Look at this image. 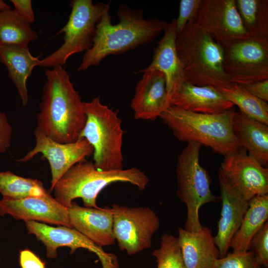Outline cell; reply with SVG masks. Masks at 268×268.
<instances>
[{
  "mask_svg": "<svg viewBox=\"0 0 268 268\" xmlns=\"http://www.w3.org/2000/svg\"><path fill=\"white\" fill-rule=\"evenodd\" d=\"M30 24L13 9L0 11V45L28 47L30 42L38 38Z\"/></svg>",
  "mask_w": 268,
  "mask_h": 268,
  "instance_id": "484cf974",
  "label": "cell"
},
{
  "mask_svg": "<svg viewBox=\"0 0 268 268\" xmlns=\"http://www.w3.org/2000/svg\"><path fill=\"white\" fill-rule=\"evenodd\" d=\"M11 9V7L3 0H0V11Z\"/></svg>",
  "mask_w": 268,
  "mask_h": 268,
  "instance_id": "8d00e7d4",
  "label": "cell"
},
{
  "mask_svg": "<svg viewBox=\"0 0 268 268\" xmlns=\"http://www.w3.org/2000/svg\"><path fill=\"white\" fill-rule=\"evenodd\" d=\"M176 45L186 81L216 87L230 82L223 68V47L199 28L196 20L177 36Z\"/></svg>",
  "mask_w": 268,
  "mask_h": 268,
  "instance_id": "5b68a950",
  "label": "cell"
},
{
  "mask_svg": "<svg viewBox=\"0 0 268 268\" xmlns=\"http://www.w3.org/2000/svg\"><path fill=\"white\" fill-rule=\"evenodd\" d=\"M113 234L120 250L133 255L151 247L152 238L160 227V220L146 206L128 207L114 204Z\"/></svg>",
  "mask_w": 268,
  "mask_h": 268,
  "instance_id": "9c48e42d",
  "label": "cell"
},
{
  "mask_svg": "<svg viewBox=\"0 0 268 268\" xmlns=\"http://www.w3.org/2000/svg\"><path fill=\"white\" fill-rule=\"evenodd\" d=\"M142 73L135 87L131 107L136 120L154 121L170 106L165 77L157 70Z\"/></svg>",
  "mask_w": 268,
  "mask_h": 268,
  "instance_id": "2e32d148",
  "label": "cell"
},
{
  "mask_svg": "<svg viewBox=\"0 0 268 268\" xmlns=\"http://www.w3.org/2000/svg\"><path fill=\"white\" fill-rule=\"evenodd\" d=\"M250 247L254 250V255L259 264L265 267L268 266V221H267L262 228L252 239Z\"/></svg>",
  "mask_w": 268,
  "mask_h": 268,
  "instance_id": "1f68e13d",
  "label": "cell"
},
{
  "mask_svg": "<svg viewBox=\"0 0 268 268\" xmlns=\"http://www.w3.org/2000/svg\"><path fill=\"white\" fill-rule=\"evenodd\" d=\"M222 207L217 232L213 240L223 257L230 248L231 241L240 227L249 207V201H245L230 190L223 181L218 178Z\"/></svg>",
  "mask_w": 268,
  "mask_h": 268,
  "instance_id": "ffe728a7",
  "label": "cell"
},
{
  "mask_svg": "<svg viewBox=\"0 0 268 268\" xmlns=\"http://www.w3.org/2000/svg\"><path fill=\"white\" fill-rule=\"evenodd\" d=\"M156 258L157 268H186L178 237L165 233L160 246L152 253Z\"/></svg>",
  "mask_w": 268,
  "mask_h": 268,
  "instance_id": "f1b7e54d",
  "label": "cell"
},
{
  "mask_svg": "<svg viewBox=\"0 0 268 268\" xmlns=\"http://www.w3.org/2000/svg\"><path fill=\"white\" fill-rule=\"evenodd\" d=\"M202 0H181L178 16L175 19L177 36L184 29L187 24L196 20Z\"/></svg>",
  "mask_w": 268,
  "mask_h": 268,
  "instance_id": "4dcf8cb0",
  "label": "cell"
},
{
  "mask_svg": "<svg viewBox=\"0 0 268 268\" xmlns=\"http://www.w3.org/2000/svg\"><path fill=\"white\" fill-rule=\"evenodd\" d=\"M28 233L35 236L46 247V256L50 259L58 257L57 249L60 247L70 248V254L82 248L95 253L101 261L102 268H119L117 256L105 252L73 228L64 226L53 227L35 221L25 222Z\"/></svg>",
  "mask_w": 268,
  "mask_h": 268,
  "instance_id": "5bb4252c",
  "label": "cell"
},
{
  "mask_svg": "<svg viewBox=\"0 0 268 268\" xmlns=\"http://www.w3.org/2000/svg\"></svg>",
  "mask_w": 268,
  "mask_h": 268,
  "instance_id": "74e56055",
  "label": "cell"
},
{
  "mask_svg": "<svg viewBox=\"0 0 268 268\" xmlns=\"http://www.w3.org/2000/svg\"><path fill=\"white\" fill-rule=\"evenodd\" d=\"M178 239L186 268H212L219 253L210 229L194 232L180 227Z\"/></svg>",
  "mask_w": 268,
  "mask_h": 268,
  "instance_id": "44dd1931",
  "label": "cell"
},
{
  "mask_svg": "<svg viewBox=\"0 0 268 268\" xmlns=\"http://www.w3.org/2000/svg\"><path fill=\"white\" fill-rule=\"evenodd\" d=\"M12 128L5 113L0 112V153L5 152L11 145Z\"/></svg>",
  "mask_w": 268,
  "mask_h": 268,
  "instance_id": "d6a6232c",
  "label": "cell"
},
{
  "mask_svg": "<svg viewBox=\"0 0 268 268\" xmlns=\"http://www.w3.org/2000/svg\"><path fill=\"white\" fill-rule=\"evenodd\" d=\"M268 194L251 199L241 225L231 241L230 248L233 252L248 251L252 239L268 221Z\"/></svg>",
  "mask_w": 268,
  "mask_h": 268,
  "instance_id": "cb8c5ba5",
  "label": "cell"
},
{
  "mask_svg": "<svg viewBox=\"0 0 268 268\" xmlns=\"http://www.w3.org/2000/svg\"><path fill=\"white\" fill-rule=\"evenodd\" d=\"M236 112L233 107L221 114H206L171 106L159 118L180 141L197 142L225 156L241 147L232 127Z\"/></svg>",
  "mask_w": 268,
  "mask_h": 268,
  "instance_id": "3957f363",
  "label": "cell"
},
{
  "mask_svg": "<svg viewBox=\"0 0 268 268\" xmlns=\"http://www.w3.org/2000/svg\"><path fill=\"white\" fill-rule=\"evenodd\" d=\"M224 70L239 85L268 79V50L250 38L223 47Z\"/></svg>",
  "mask_w": 268,
  "mask_h": 268,
  "instance_id": "8fae6325",
  "label": "cell"
},
{
  "mask_svg": "<svg viewBox=\"0 0 268 268\" xmlns=\"http://www.w3.org/2000/svg\"><path fill=\"white\" fill-rule=\"evenodd\" d=\"M218 177L245 201L268 194V168L261 165L242 147L224 156Z\"/></svg>",
  "mask_w": 268,
  "mask_h": 268,
  "instance_id": "30bf717a",
  "label": "cell"
},
{
  "mask_svg": "<svg viewBox=\"0 0 268 268\" xmlns=\"http://www.w3.org/2000/svg\"><path fill=\"white\" fill-rule=\"evenodd\" d=\"M84 104L86 119L79 138L93 147L95 167L103 171L123 169L124 131L118 111L103 104L99 96Z\"/></svg>",
  "mask_w": 268,
  "mask_h": 268,
  "instance_id": "8992f818",
  "label": "cell"
},
{
  "mask_svg": "<svg viewBox=\"0 0 268 268\" xmlns=\"http://www.w3.org/2000/svg\"><path fill=\"white\" fill-rule=\"evenodd\" d=\"M70 5L71 10L68 19L57 33H64L63 43L53 53L41 60V67H63L72 55L90 49L97 26L110 7V3H93L91 0H72Z\"/></svg>",
  "mask_w": 268,
  "mask_h": 268,
  "instance_id": "ba28073f",
  "label": "cell"
},
{
  "mask_svg": "<svg viewBox=\"0 0 268 268\" xmlns=\"http://www.w3.org/2000/svg\"><path fill=\"white\" fill-rule=\"evenodd\" d=\"M0 193L3 199L12 200L51 195L41 181L24 178L9 171L0 172Z\"/></svg>",
  "mask_w": 268,
  "mask_h": 268,
  "instance_id": "83f0119b",
  "label": "cell"
},
{
  "mask_svg": "<svg viewBox=\"0 0 268 268\" xmlns=\"http://www.w3.org/2000/svg\"><path fill=\"white\" fill-rule=\"evenodd\" d=\"M236 4L249 38L268 50V0H236Z\"/></svg>",
  "mask_w": 268,
  "mask_h": 268,
  "instance_id": "d4e9b609",
  "label": "cell"
},
{
  "mask_svg": "<svg viewBox=\"0 0 268 268\" xmlns=\"http://www.w3.org/2000/svg\"><path fill=\"white\" fill-rule=\"evenodd\" d=\"M6 214L25 222L35 221L72 228L68 208L60 204L51 195L16 200L2 199L0 200V215Z\"/></svg>",
  "mask_w": 268,
  "mask_h": 268,
  "instance_id": "9a60e30c",
  "label": "cell"
},
{
  "mask_svg": "<svg viewBox=\"0 0 268 268\" xmlns=\"http://www.w3.org/2000/svg\"><path fill=\"white\" fill-rule=\"evenodd\" d=\"M171 106L189 112L206 114H221L234 107V105L216 87L198 86L187 81L171 98Z\"/></svg>",
  "mask_w": 268,
  "mask_h": 268,
  "instance_id": "d6986e66",
  "label": "cell"
},
{
  "mask_svg": "<svg viewBox=\"0 0 268 268\" xmlns=\"http://www.w3.org/2000/svg\"><path fill=\"white\" fill-rule=\"evenodd\" d=\"M196 24L223 47L249 38L236 0H202Z\"/></svg>",
  "mask_w": 268,
  "mask_h": 268,
  "instance_id": "7c38bea8",
  "label": "cell"
},
{
  "mask_svg": "<svg viewBox=\"0 0 268 268\" xmlns=\"http://www.w3.org/2000/svg\"><path fill=\"white\" fill-rule=\"evenodd\" d=\"M240 112L268 125V104L249 93L240 85L229 82L216 87Z\"/></svg>",
  "mask_w": 268,
  "mask_h": 268,
  "instance_id": "4316f807",
  "label": "cell"
},
{
  "mask_svg": "<svg viewBox=\"0 0 268 268\" xmlns=\"http://www.w3.org/2000/svg\"><path fill=\"white\" fill-rule=\"evenodd\" d=\"M187 143L177 158V195L187 207L184 229L196 232L203 226L199 218L201 207L207 203L217 202L219 200L211 191L209 174L200 163L201 145L195 142Z\"/></svg>",
  "mask_w": 268,
  "mask_h": 268,
  "instance_id": "52a82bcc",
  "label": "cell"
},
{
  "mask_svg": "<svg viewBox=\"0 0 268 268\" xmlns=\"http://www.w3.org/2000/svg\"><path fill=\"white\" fill-rule=\"evenodd\" d=\"M14 10L22 18L31 24L35 21V15L31 0H11Z\"/></svg>",
  "mask_w": 268,
  "mask_h": 268,
  "instance_id": "836d02e7",
  "label": "cell"
},
{
  "mask_svg": "<svg viewBox=\"0 0 268 268\" xmlns=\"http://www.w3.org/2000/svg\"><path fill=\"white\" fill-rule=\"evenodd\" d=\"M68 211L71 227L95 244L102 247L115 243L111 207H82L72 202Z\"/></svg>",
  "mask_w": 268,
  "mask_h": 268,
  "instance_id": "e0dca14e",
  "label": "cell"
},
{
  "mask_svg": "<svg viewBox=\"0 0 268 268\" xmlns=\"http://www.w3.org/2000/svg\"><path fill=\"white\" fill-rule=\"evenodd\" d=\"M176 38L175 19H173L168 23L163 37L154 49L151 63L139 71L157 70L164 74L170 102L172 96L180 90L186 81L176 50Z\"/></svg>",
  "mask_w": 268,
  "mask_h": 268,
  "instance_id": "ac0fdd59",
  "label": "cell"
},
{
  "mask_svg": "<svg viewBox=\"0 0 268 268\" xmlns=\"http://www.w3.org/2000/svg\"><path fill=\"white\" fill-rule=\"evenodd\" d=\"M232 127L240 146L268 168V125L239 111L233 116Z\"/></svg>",
  "mask_w": 268,
  "mask_h": 268,
  "instance_id": "7402d4cb",
  "label": "cell"
},
{
  "mask_svg": "<svg viewBox=\"0 0 268 268\" xmlns=\"http://www.w3.org/2000/svg\"><path fill=\"white\" fill-rule=\"evenodd\" d=\"M0 63L7 69L8 76L16 88L22 105L26 106L28 102L27 80L33 69L40 66L41 60L34 57L28 47L0 45Z\"/></svg>",
  "mask_w": 268,
  "mask_h": 268,
  "instance_id": "603a6c76",
  "label": "cell"
},
{
  "mask_svg": "<svg viewBox=\"0 0 268 268\" xmlns=\"http://www.w3.org/2000/svg\"><path fill=\"white\" fill-rule=\"evenodd\" d=\"M34 133L35 147L17 161L26 162L41 153L50 166V191H53L58 181L72 166L86 160V157L93 155V147L85 138H79L73 142L62 143L48 137L37 128Z\"/></svg>",
  "mask_w": 268,
  "mask_h": 268,
  "instance_id": "4fadbf2b",
  "label": "cell"
},
{
  "mask_svg": "<svg viewBox=\"0 0 268 268\" xmlns=\"http://www.w3.org/2000/svg\"><path fill=\"white\" fill-rule=\"evenodd\" d=\"M37 128L60 143L77 141L86 122L84 102L63 67L47 69Z\"/></svg>",
  "mask_w": 268,
  "mask_h": 268,
  "instance_id": "6da1fadb",
  "label": "cell"
},
{
  "mask_svg": "<svg viewBox=\"0 0 268 268\" xmlns=\"http://www.w3.org/2000/svg\"><path fill=\"white\" fill-rule=\"evenodd\" d=\"M254 254L249 251L244 253H231L218 258L212 268H260Z\"/></svg>",
  "mask_w": 268,
  "mask_h": 268,
  "instance_id": "f546056e",
  "label": "cell"
},
{
  "mask_svg": "<svg viewBox=\"0 0 268 268\" xmlns=\"http://www.w3.org/2000/svg\"><path fill=\"white\" fill-rule=\"evenodd\" d=\"M149 182L146 174L137 168L100 170L92 161L86 160L72 166L58 181L52 191L56 200L67 208L76 198L81 199L85 207L97 208V197L108 185L117 182L128 183L143 191Z\"/></svg>",
  "mask_w": 268,
  "mask_h": 268,
  "instance_id": "277c9868",
  "label": "cell"
},
{
  "mask_svg": "<svg viewBox=\"0 0 268 268\" xmlns=\"http://www.w3.org/2000/svg\"><path fill=\"white\" fill-rule=\"evenodd\" d=\"M19 260L21 268H46L45 262L28 249L20 251Z\"/></svg>",
  "mask_w": 268,
  "mask_h": 268,
  "instance_id": "d590c367",
  "label": "cell"
},
{
  "mask_svg": "<svg viewBox=\"0 0 268 268\" xmlns=\"http://www.w3.org/2000/svg\"><path fill=\"white\" fill-rule=\"evenodd\" d=\"M239 85L255 97L268 101V79Z\"/></svg>",
  "mask_w": 268,
  "mask_h": 268,
  "instance_id": "e575fe53",
  "label": "cell"
},
{
  "mask_svg": "<svg viewBox=\"0 0 268 268\" xmlns=\"http://www.w3.org/2000/svg\"><path fill=\"white\" fill-rule=\"evenodd\" d=\"M109 10L103 14L98 24L93 45L84 52L79 71L99 66L109 56L149 44L164 32L168 24L154 17L145 18L143 10L122 4L117 10L119 22L114 25Z\"/></svg>",
  "mask_w": 268,
  "mask_h": 268,
  "instance_id": "7a4b0ae2",
  "label": "cell"
}]
</instances>
